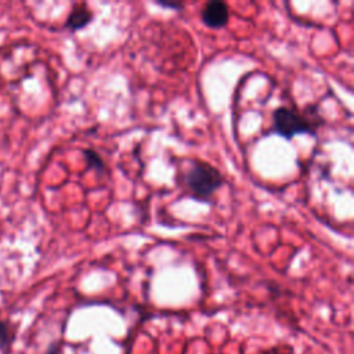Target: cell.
<instances>
[{
    "label": "cell",
    "mask_w": 354,
    "mask_h": 354,
    "mask_svg": "<svg viewBox=\"0 0 354 354\" xmlns=\"http://www.w3.org/2000/svg\"><path fill=\"white\" fill-rule=\"evenodd\" d=\"M156 4L166 7V8H174V10H180L183 8V3H167V1H156Z\"/></svg>",
    "instance_id": "7"
},
{
    "label": "cell",
    "mask_w": 354,
    "mask_h": 354,
    "mask_svg": "<svg viewBox=\"0 0 354 354\" xmlns=\"http://www.w3.org/2000/svg\"><path fill=\"white\" fill-rule=\"evenodd\" d=\"M272 130L285 137L292 138L301 133H311L313 126L307 118L288 106H279L272 113Z\"/></svg>",
    "instance_id": "2"
},
{
    "label": "cell",
    "mask_w": 354,
    "mask_h": 354,
    "mask_svg": "<svg viewBox=\"0 0 354 354\" xmlns=\"http://www.w3.org/2000/svg\"><path fill=\"white\" fill-rule=\"evenodd\" d=\"M83 153H84V158H86L87 165H88L90 167H94V169H97V170H101V169L104 167V162H102L101 156H100L95 151H93V149H84Z\"/></svg>",
    "instance_id": "6"
},
{
    "label": "cell",
    "mask_w": 354,
    "mask_h": 354,
    "mask_svg": "<svg viewBox=\"0 0 354 354\" xmlns=\"http://www.w3.org/2000/svg\"><path fill=\"white\" fill-rule=\"evenodd\" d=\"M93 11L90 8H87L84 4H80V6H76L68 15L66 21H65V26L75 32V30H79V29H83L84 26H87L91 19H93Z\"/></svg>",
    "instance_id": "4"
},
{
    "label": "cell",
    "mask_w": 354,
    "mask_h": 354,
    "mask_svg": "<svg viewBox=\"0 0 354 354\" xmlns=\"http://www.w3.org/2000/svg\"><path fill=\"white\" fill-rule=\"evenodd\" d=\"M46 354H59V348L57 346H51Z\"/></svg>",
    "instance_id": "8"
},
{
    "label": "cell",
    "mask_w": 354,
    "mask_h": 354,
    "mask_svg": "<svg viewBox=\"0 0 354 354\" xmlns=\"http://www.w3.org/2000/svg\"><path fill=\"white\" fill-rule=\"evenodd\" d=\"M184 184L195 198L209 199L221 187L223 176L214 166L192 160L184 173Z\"/></svg>",
    "instance_id": "1"
},
{
    "label": "cell",
    "mask_w": 354,
    "mask_h": 354,
    "mask_svg": "<svg viewBox=\"0 0 354 354\" xmlns=\"http://www.w3.org/2000/svg\"><path fill=\"white\" fill-rule=\"evenodd\" d=\"M14 335L7 322L0 321V354H10Z\"/></svg>",
    "instance_id": "5"
},
{
    "label": "cell",
    "mask_w": 354,
    "mask_h": 354,
    "mask_svg": "<svg viewBox=\"0 0 354 354\" xmlns=\"http://www.w3.org/2000/svg\"><path fill=\"white\" fill-rule=\"evenodd\" d=\"M202 22L212 28L218 29L227 25L230 19V8L224 1H207L201 11Z\"/></svg>",
    "instance_id": "3"
}]
</instances>
